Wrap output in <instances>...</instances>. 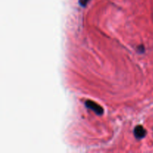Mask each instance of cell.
Returning <instances> with one entry per match:
<instances>
[{
	"mask_svg": "<svg viewBox=\"0 0 153 153\" xmlns=\"http://www.w3.org/2000/svg\"><path fill=\"white\" fill-rule=\"evenodd\" d=\"M85 106H86L88 108L94 111L97 115L103 114L104 110H103L102 107H101L100 105L97 104L95 102L92 101V100H87V101L85 102Z\"/></svg>",
	"mask_w": 153,
	"mask_h": 153,
	"instance_id": "6da1fadb",
	"label": "cell"
},
{
	"mask_svg": "<svg viewBox=\"0 0 153 153\" xmlns=\"http://www.w3.org/2000/svg\"><path fill=\"white\" fill-rule=\"evenodd\" d=\"M134 134L136 138L140 140V139H143V137H145L146 134V131L142 126L139 125L134 128Z\"/></svg>",
	"mask_w": 153,
	"mask_h": 153,
	"instance_id": "7a4b0ae2",
	"label": "cell"
},
{
	"mask_svg": "<svg viewBox=\"0 0 153 153\" xmlns=\"http://www.w3.org/2000/svg\"><path fill=\"white\" fill-rule=\"evenodd\" d=\"M90 0H79V4L82 6V7H85L87 5V4L88 3Z\"/></svg>",
	"mask_w": 153,
	"mask_h": 153,
	"instance_id": "3957f363",
	"label": "cell"
},
{
	"mask_svg": "<svg viewBox=\"0 0 153 153\" xmlns=\"http://www.w3.org/2000/svg\"><path fill=\"white\" fill-rule=\"evenodd\" d=\"M141 50V52H143V51H144V47H143V46H139V48H138V50Z\"/></svg>",
	"mask_w": 153,
	"mask_h": 153,
	"instance_id": "277c9868",
	"label": "cell"
}]
</instances>
